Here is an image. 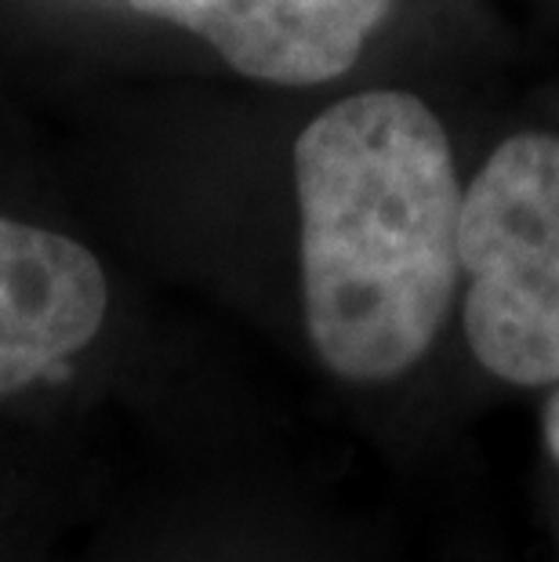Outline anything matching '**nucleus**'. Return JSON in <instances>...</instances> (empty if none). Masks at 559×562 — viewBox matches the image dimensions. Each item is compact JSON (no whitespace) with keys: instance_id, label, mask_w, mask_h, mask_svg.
<instances>
[{"instance_id":"1","label":"nucleus","mask_w":559,"mask_h":562,"mask_svg":"<svg viewBox=\"0 0 559 562\" xmlns=\"http://www.w3.org/2000/svg\"><path fill=\"white\" fill-rule=\"evenodd\" d=\"M305 327L345 381L433 349L461 277V189L444 124L407 91H364L294 142Z\"/></svg>"},{"instance_id":"2","label":"nucleus","mask_w":559,"mask_h":562,"mask_svg":"<svg viewBox=\"0 0 559 562\" xmlns=\"http://www.w3.org/2000/svg\"><path fill=\"white\" fill-rule=\"evenodd\" d=\"M466 341L508 385L559 381V138L502 142L461 193Z\"/></svg>"},{"instance_id":"3","label":"nucleus","mask_w":559,"mask_h":562,"mask_svg":"<svg viewBox=\"0 0 559 562\" xmlns=\"http://www.w3.org/2000/svg\"><path fill=\"white\" fill-rule=\"evenodd\" d=\"M110 283L85 244L0 214V396L94 341Z\"/></svg>"},{"instance_id":"4","label":"nucleus","mask_w":559,"mask_h":562,"mask_svg":"<svg viewBox=\"0 0 559 562\" xmlns=\"http://www.w3.org/2000/svg\"><path fill=\"white\" fill-rule=\"evenodd\" d=\"M200 33L236 74L309 88L342 77L392 0H131Z\"/></svg>"},{"instance_id":"5","label":"nucleus","mask_w":559,"mask_h":562,"mask_svg":"<svg viewBox=\"0 0 559 562\" xmlns=\"http://www.w3.org/2000/svg\"><path fill=\"white\" fill-rule=\"evenodd\" d=\"M545 447H549V453L559 461V392L549 400V406H545Z\"/></svg>"}]
</instances>
